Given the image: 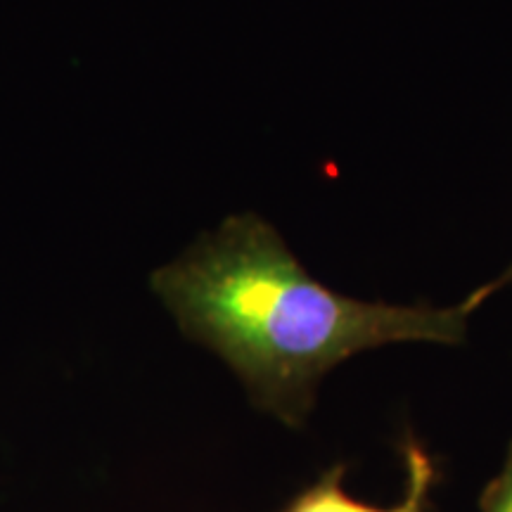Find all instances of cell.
Here are the masks:
<instances>
[{"instance_id": "cell-1", "label": "cell", "mask_w": 512, "mask_h": 512, "mask_svg": "<svg viewBox=\"0 0 512 512\" xmlns=\"http://www.w3.org/2000/svg\"><path fill=\"white\" fill-rule=\"evenodd\" d=\"M152 290L185 337L233 368L256 408L290 427L304 425L320 380L339 363L401 342L456 347L470 318L463 304L399 306L330 290L249 211L152 273Z\"/></svg>"}, {"instance_id": "cell-2", "label": "cell", "mask_w": 512, "mask_h": 512, "mask_svg": "<svg viewBox=\"0 0 512 512\" xmlns=\"http://www.w3.org/2000/svg\"><path fill=\"white\" fill-rule=\"evenodd\" d=\"M403 456H406L408 470L406 498L394 508H375V505L354 501L344 489L347 467L335 465L311 486H306L302 494L294 496L283 512H434L430 494L439 479L437 463L413 437L403 441Z\"/></svg>"}, {"instance_id": "cell-3", "label": "cell", "mask_w": 512, "mask_h": 512, "mask_svg": "<svg viewBox=\"0 0 512 512\" xmlns=\"http://www.w3.org/2000/svg\"><path fill=\"white\" fill-rule=\"evenodd\" d=\"M479 510L482 512H512V441L508 448V458L501 475L491 479L484 486L482 498H479Z\"/></svg>"}, {"instance_id": "cell-4", "label": "cell", "mask_w": 512, "mask_h": 512, "mask_svg": "<svg viewBox=\"0 0 512 512\" xmlns=\"http://www.w3.org/2000/svg\"><path fill=\"white\" fill-rule=\"evenodd\" d=\"M512 285V264L505 268V271L498 275V278H494V280H489V283L486 285H482V287H477L475 292H470L465 297V302H460L465 306V311L467 313H472V311H477L479 306H482L486 299H491L494 297L496 292H501L503 287H510Z\"/></svg>"}]
</instances>
